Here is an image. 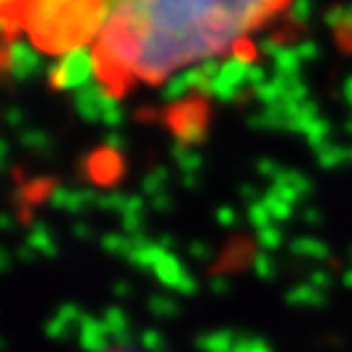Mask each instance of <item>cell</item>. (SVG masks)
Masks as SVG:
<instances>
[{
    "label": "cell",
    "mask_w": 352,
    "mask_h": 352,
    "mask_svg": "<svg viewBox=\"0 0 352 352\" xmlns=\"http://www.w3.org/2000/svg\"><path fill=\"white\" fill-rule=\"evenodd\" d=\"M258 232H261V235H258V243L264 245L266 251H277V245L282 243L277 230H274V227H266V230H258Z\"/></svg>",
    "instance_id": "obj_12"
},
{
    "label": "cell",
    "mask_w": 352,
    "mask_h": 352,
    "mask_svg": "<svg viewBox=\"0 0 352 352\" xmlns=\"http://www.w3.org/2000/svg\"><path fill=\"white\" fill-rule=\"evenodd\" d=\"M91 173H94V180H100V183H107L110 177H107V173L104 170H110V175L115 177V173L113 170H118V151H100L94 160H91Z\"/></svg>",
    "instance_id": "obj_9"
},
{
    "label": "cell",
    "mask_w": 352,
    "mask_h": 352,
    "mask_svg": "<svg viewBox=\"0 0 352 352\" xmlns=\"http://www.w3.org/2000/svg\"><path fill=\"white\" fill-rule=\"evenodd\" d=\"M329 26L334 32V39L344 52L352 55V6H342L327 16Z\"/></svg>",
    "instance_id": "obj_7"
},
{
    "label": "cell",
    "mask_w": 352,
    "mask_h": 352,
    "mask_svg": "<svg viewBox=\"0 0 352 352\" xmlns=\"http://www.w3.org/2000/svg\"><path fill=\"white\" fill-rule=\"evenodd\" d=\"M292 0H104L94 39L97 81L123 97L128 89L183 74L186 65L235 52Z\"/></svg>",
    "instance_id": "obj_1"
},
{
    "label": "cell",
    "mask_w": 352,
    "mask_h": 352,
    "mask_svg": "<svg viewBox=\"0 0 352 352\" xmlns=\"http://www.w3.org/2000/svg\"><path fill=\"white\" fill-rule=\"evenodd\" d=\"M151 272L162 279L167 287L177 289V292H193V277L188 274V269L183 266V261L177 258L173 251H167L164 245L154 243V256H151Z\"/></svg>",
    "instance_id": "obj_5"
},
{
    "label": "cell",
    "mask_w": 352,
    "mask_h": 352,
    "mask_svg": "<svg viewBox=\"0 0 352 352\" xmlns=\"http://www.w3.org/2000/svg\"><path fill=\"white\" fill-rule=\"evenodd\" d=\"M217 219H219L222 225H230V222L235 219V214H232V209H230V206H222V209L217 212Z\"/></svg>",
    "instance_id": "obj_13"
},
{
    "label": "cell",
    "mask_w": 352,
    "mask_h": 352,
    "mask_svg": "<svg viewBox=\"0 0 352 352\" xmlns=\"http://www.w3.org/2000/svg\"><path fill=\"white\" fill-rule=\"evenodd\" d=\"M29 248H37L39 256H55V238L47 227H32L29 232Z\"/></svg>",
    "instance_id": "obj_10"
},
{
    "label": "cell",
    "mask_w": 352,
    "mask_h": 352,
    "mask_svg": "<svg viewBox=\"0 0 352 352\" xmlns=\"http://www.w3.org/2000/svg\"><path fill=\"white\" fill-rule=\"evenodd\" d=\"M74 102L87 120H102L113 128L120 123V110L115 107V97L102 84H87L84 89H78Z\"/></svg>",
    "instance_id": "obj_4"
},
{
    "label": "cell",
    "mask_w": 352,
    "mask_h": 352,
    "mask_svg": "<svg viewBox=\"0 0 352 352\" xmlns=\"http://www.w3.org/2000/svg\"><path fill=\"white\" fill-rule=\"evenodd\" d=\"M45 0H11V13H8V37L11 42L16 39L19 32H24V13L29 8H34Z\"/></svg>",
    "instance_id": "obj_8"
},
{
    "label": "cell",
    "mask_w": 352,
    "mask_h": 352,
    "mask_svg": "<svg viewBox=\"0 0 352 352\" xmlns=\"http://www.w3.org/2000/svg\"><path fill=\"white\" fill-rule=\"evenodd\" d=\"M42 65V52L32 45V42H21V39H13L11 47H8V65H6V74H11L19 81H26L39 71Z\"/></svg>",
    "instance_id": "obj_6"
},
{
    "label": "cell",
    "mask_w": 352,
    "mask_h": 352,
    "mask_svg": "<svg viewBox=\"0 0 352 352\" xmlns=\"http://www.w3.org/2000/svg\"><path fill=\"white\" fill-rule=\"evenodd\" d=\"M253 266H256V272L261 274V277H277V266L272 264V256H266V253H261V256H256V261H253Z\"/></svg>",
    "instance_id": "obj_11"
},
{
    "label": "cell",
    "mask_w": 352,
    "mask_h": 352,
    "mask_svg": "<svg viewBox=\"0 0 352 352\" xmlns=\"http://www.w3.org/2000/svg\"><path fill=\"white\" fill-rule=\"evenodd\" d=\"M113 352H126V350H113Z\"/></svg>",
    "instance_id": "obj_14"
},
{
    "label": "cell",
    "mask_w": 352,
    "mask_h": 352,
    "mask_svg": "<svg viewBox=\"0 0 352 352\" xmlns=\"http://www.w3.org/2000/svg\"><path fill=\"white\" fill-rule=\"evenodd\" d=\"M167 126L177 136L180 144H199L209 126V104L201 97H188L167 110Z\"/></svg>",
    "instance_id": "obj_2"
},
{
    "label": "cell",
    "mask_w": 352,
    "mask_h": 352,
    "mask_svg": "<svg viewBox=\"0 0 352 352\" xmlns=\"http://www.w3.org/2000/svg\"><path fill=\"white\" fill-rule=\"evenodd\" d=\"M97 76V65H94V52L87 47H78L60 55V60L52 65V71L47 74L52 89H84L89 84V78Z\"/></svg>",
    "instance_id": "obj_3"
}]
</instances>
